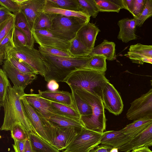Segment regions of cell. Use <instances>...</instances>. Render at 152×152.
<instances>
[{"mask_svg":"<svg viewBox=\"0 0 152 152\" xmlns=\"http://www.w3.org/2000/svg\"><path fill=\"white\" fill-rule=\"evenodd\" d=\"M55 127L52 145L60 151L66 149L81 129L74 127Z\"/></svg>","mask_w":152,"mask_h":152,"instance_id":"cell-13","label":"cell"},{"mask_svg":"<svg viewBox=\"0 0 152 152\" xmlns=\"http://www.w3.org/2000/svg\"><path fill=\"white\" fill-rule=\"evenodd\" d=\"M0 4L12 12L15 15L20 12V7L13 0H0Z\"/></svg>","mask_w":152,"mask_h":152,"instance_id":"cell-45","label":"cell"},{"mask_svg":"<svg viewBox=\"0 0 152 152\" xmlns=\"http://www.w3.org/2000/svg\"><path fill=\"white\" fill-rule=\"evenodd\" d=\"M146 0H134L132 13L133 18L136 19L141 15L145 6Z\"/></svg>","mask_w":152,"mask_h":152,"instance_id":"cell-44","label":"cell"},{"mask_svg":"<svg viewBox=\"0 0 152 152\" xmlns=\"http://www.w3.org/2000/svg\"><path fill=\"white\" fill-rule=\"evenodd\" d=\"M131 152V151H128V152Z\"/></svg>","mask_w":152,"mask_h":152,"instance_id":"cell-58","label":"cell"},{"mask_svg":"<svg viewBox=\"0 0 152 152\" xmlns=\"http://www.w3.org/2000/svg\"><path fill=\"white\" fill-rule=\"evenodd\" d=\"M88 23L78 17L57 14L52 21L49 31L70 42L76 37L80 29Z\"/></svg>","mask_w":152,"mask_h":152,"instance_id":"cell-5","label":"cell"},{"mask_svg":"<svg viewBox=\"0 0 152 152\" xmlns=\"http://www.w3.org/2000/svg\"><path fill=\"white\" fill-rule=\"evenodd\" d=\"M62 152H66V151H63Z\"/></svg>","mask_w":152,"mask_h":152,"instance_id":"cell-57","label":"cell"},{"mask_svg":"<svg viewBox=\"0 0 152 152\" xmlns=\"http://www.w3.org/2000/svg\"><path fill=\"white\" fill-rule=\"evenodd\" d=\"M99 12H119L123 9L121 0H94Z\"/></svg>","mask_w":152,"mask_h":152,"instance_id":"cell-30","label":"cell"},{"mask_svg":"<svg viewBox=\"0 0 152 152\" xmlns=\"http://www.w3.org/2000/svg\"><path fill=\"white\" fill-rule=\"evenodd\" d=\"M73 104L80 116H88L92 114L91 106L73 90H71Z\"/></svg>","mask_w":152,"mask_h":152,"instance_id":"cell-31","label":"cell"},{"mask_svg":"<svg viewBox=\"0 0 152 152\" xmlns=\"http://www.w3.org/2000/svg\"><path fill=\"white\" fill-rule=\"evenodd\" d=\"M152 16V0H146L145 8L141 15L136 19L137 26L140 27L145 20Z\"/></svg>","mask_w":152,"mask_h":152,"instance_id":"cell-40","label":"cell"},{"mask_svg":"<svg viewBox=\"0 0 152 152\" xmlns=\"http://www.w3.org/2000/svg\"><path fill=\"white\" fill-rule=\"evenodd\" d=\"M29 139L32 148L35 152H61L36 133H30Z\"/></svg>","mask_w":152,"mask_h":152,"instance_id":"cell-25","label":"cell"},{"mask_svg":"<svg viewBox=\"0 0 152 152\" xmlns=\"http://www.w3.org/2000/svg\"><path fill=\"white\" fill-rule=\"evenodd\" d=\"M41 54L46 68L44 79L48 83L51 80L64 82L73 71L86 67L90 58L89 56L68 57Z\"/></svg>","mask_w":152,"mask_h":152,"instance_id":"cell-2","label":"cell"},{"mask_svg":"<svg viewBox=\"0 0 152 152\" xmlns=\"http://www.w3.org/2000/svg\"><path fill=\"white\" fill-rule=\"evenodd\" d=\"M24 89L14 86L7 88L2 106L4 115L1 130L10 131L12 126L19 124L29 133L37 134L27 115L20 98L25 93Z\"/></svg>","mask_w":152,"mask_h":152,"instance_id":"cell-1","label":"cell"},{"mask_svg":"<svg viewBox=\"0 0 152 152\" xmlns=\"http://www.w3.org/2000/svg\"><path fill=\"white\" fill-rule=\"evenodd\" d=\"M102 99L105 108L110 113L117 115L122 112L124 104L121 98L118 91L109 81L103 89Z\"/></svg>","mask_w":152,"mask_h":152,"instance_id":"cell-11","label":"cell"},{"mask_svg":"<svg viewBox=\"0 0 152 152\" xmlns=\"http://www.w3.org/2000/svg\"><path fill=\"white\" fill-rule=\"evenodd\" d=\"M46 0H27L20 8L24 15L31 31L34 28L36 20L42 12L41 10L45 3Z\"/></svg>","mask_w":152,"mask_h":152,"instance_id":"cell-14","label":"cell"},{"mask_svg":"<svg viewBox=\"0 0 152 152\" xmlns=\"http://www.w3.org/2000/svg\"><path fill=\"white\" fill-rule=\"evenodd\" d=\"M144 63L152 64V58H142L139 62L138 64L143 65Z\"/></svg>","mask_w":152,"mask_h":152,"instance_id":"cell-53","label":"cell"},{"mask_svg":"<svg viewBox=\"0 0 152 152\" xmlns=\"http://www.w3.org/2000/svg\"><path fill=\"white\" fill-rule=\"evenodd\" d=\"M13 66L22 72L28 74H39L38 72L23 61L19 59L11 54L7 58Z\"/></svg>","mask_w":152,"mask_h":152,"instance_id":"cell-34","label":"cell"},{"mask_svg":"<svg viewBox=\"0 0 152 152\" xmlns=\"http://www.w3.org/2000/svg\"><path fill=\"white\" fill-rule=\"evenodd\" d=\"M69 53L73 57L88 56L90 51L76 37L70 42Z\"/></svg>","mask_w":152,"mask_h":152,"instance_id":"cell-32","label":"cell"},{"mask_svg":"<svg viewBox=\"0 0 152 152\" xmlns=\"http://www.w3.org/2000/svg\"><path fill=\"white\" fill-rule=\"evenodd\" d=\"M31 31L35 41L39 46L50 47L69 53L70 45L69 41L48 30L34 29Z\"/></svg>","mask_w":152,"mask_h":152,"instance_id":"cell-10","label":"cell"},{"mask_svg":"<svg viewBox=\"0 0 152 152\" xmlns=\"http://www.w3.org/2000/svg\"><path fill=\"white\" fill-rule=\"evenodd\" d=\"M151 82H152V80H151Z\"/></svg>","mask_w":152,"mask_h":152,"instance_id":"cell-59","label":"cell"},{"mask_svg":"<svg viewBox=\"0 0 152 152\" xmlns=\"http://www.w3.org/2000/svg\"><path fill=\"white\" fill-rule=\"evenodd\" d=\"M121 130L104 132L100 140V144H106L118 149L131 140Z\"/></svg>","mask_w":152,"mask_h":152,"instance_id":"cell-19","label":"cell"},{"mask_svg":"<svg viewBox=\"0 0 152 152\" xmlns=\"http://www.w3.org/2000/svg\"><path fill=\"white\" fill-rule=\"evenodd\" d=\"M131 152H152L147 146H144L135 149L131 151Z\"/></svg>","mask_w":152,"mask_h":152,"instance_id":"cell-52","label":"cell"},{"mask_svg":"<svg viewBox=\"0 0 152 152\" xmlns=\"http://www.w3.org/2000/svg\"><path fill=\"white\" fill-rule=\"evenodd\" d=\"M90 56V59L86 67L105 72L107 70L106 58L104 56L98 55Z\"/></svg>","mask_w":152,"mask_h":152,"instance_id":"cell-35","label":"cell"},{"mask_svg":"<svg viewBox=\"0 0 152 152\" xmlns=\"http://www.w3.org/2000/svg\"><path fill=\"white\" fill-rule=\"evenodd\" d=\"M117 24L119 28L118 39L123 42L136 39L137 36L136 34V20L134 18H124L119 20Z\"/></svg>","mask_w":152,"mask_h":152,"instance_id":"cell-18","label":"cell"},{"mask_svg":"<svg viewBox=\"0 0 152 152\" xmlns=\"http://www.w3.org/2000/svg\"><path fill=\"white\" fill-rule=\"evenodd\" d=\"M113 148L110 145L100 144L95 146L89 152H110Z\"/></svg>","mask_w":152,"mask_h":152,"instance_id":"cell-48","label":"cell"},{"mask_svg":"<svg viewBox=\"0 0 152 152\" xmlns=\"http://www.w3.org/2000/svg\"><path fill=\"white\" fill-rule=\"evenodd\" d=\"M100 31L94 24L89 22L80 29L76 37L91 52L94 47L96 37Z\"/></svg>","mask_w":152,"mask_h":152,"instance_id":"cell-17","label":"cell"},{"mask_svg":"<svg viewBox=\"0 0 152 152\" xmlns=\"http://www.w3.org/2000/svg\"><path fill=\"white\" fill-rule=\"evenodd\" d=\"M23 96L36 111L47 119L55 115L49 101L42 97L39 94L25 93Z\"/></svg>","mask_w":152,"mask_h":152,"instance_id":"cell-15","label":"cell"},{"mask_svg":"<svg viewBox=\"0 0 152 152\" xmlns=\"http://www.w3.org/2000/svg\"><path fill=\"white\" fill-rule=\"evenodd\" d=\"M6 72L0 69V105L2 106L4 97L8 87L11 86Z\"/></svg>","mask_w":152,"mask_h":152,"instance_id":"cell-38","label":"cell"},{"mask_svg":"<svg viewBox=\"0 0 152 152\" xmlns=\"http://www.w3.org/2000/svg\"><path fill=\"white\" fill-rule=\"evenodd\" d=\"M14 143L12 146L15 152H23L25 146L26 140L20 141L13 139Z\"/></svg>","mask_w":152,"mask_h":152,"instance_id":"cell-47","label":"cell"},{"mask_svg":"<svg viewBox=\"0 0 152 152\" xmlns=\"http://www.w3.org/2000/svg\"><path fill=\"white\" fill-rule=\"evenodd\" d=\"M14 14L4 6L0 5V25L7 22L10 18Z\"/></svg>","mask_w":152,"mask_h":152,"instance_id":"cell-46","label":"cell"},{"mask_svg":"<svg viewBox=\"0 0 152 152\" xmlns=\"http://www.w3.org/2000/svg\"><path fill=\"white\" fill-rule=\"evenodd\" d=\"M152 123V118L143 117L133 121L121 130L132 140L143 132Z\"/></svg>","mask_w":152,"mask_h":152,"instance_id":"cell-23","label":"cell"},{"mask_svg":"<svg viewBox=\"0 0 152 152\" xmlns=\"http://www.w3.org/2000/svg\"><path fill=\"white\" fill-rule=\"evenodd\" d=\"M80 11L90 17L95 18L99 12L94 0H77Z\"/></svg>","mask_w":152,"mask_h":152,"instance_id":"cell-36","label":"cell"},{"mask_svg":"<svg viewBox=\"0 0 152 152\" xmlns=\"http://www.w3.org/2000/svg\"><path fill=\"white\" fill-rule=\"evenodd\" d=\"M56 6L72 11H81L77 0H50Z\"/></svg>","mask_w":152,"mask_h":152,"instance_id":"cell-37","label":"cell"},{"mask_svg":"<svg viewBox=\"0 0 152 152\" xmlns=\"http://www.w3.org/2000/svg\"><path fill=\"white\" fill-rule=\"evenodd\" d=\"M47 87L49 90L55 91L57 90L58 89L59 85L56 80H51L48 83Z\"/></svg>","mask_w":152,"mask_h":152,"instance_id":"cell-50","label":"cell"},{"mask_svg":"<svg viewBox=\"0 0 152 152\" xmlns=\"http://www.w3.org/2000/svg\"><path fill=\"white\" fill-rule=\"evenodd\" d=\"M13 40L15 48L27 46L26 37L15 26L13 34Z\"/></svg>","mask_w":152,"mask_h":152,"instance_id":"cell-43","label":"cell"},{"mask_svg":"<svg viewBox=\"0 0 152 152\" xmlns=\"http://www.w3.org/2000/svg\"><path fill=\"white\" fill-rule=\"evenodd\" d=\"M103 133L87 129L83 127L64 150L68 152H89L100 144Z\"/></svg>","mask_w":152,"mask_h":152,"instance_id":"cell-7","label":"cell"},{"mask_svg":"<svg viewBox=\"0 0 152 152\" xmlns=\"http://www.w3.org/2000/svg\"><path fill=\"white\" fill-rule=\"evenodd\" d=\"M23 152H35L32 148L29 138L26 140L25 148Z\"/></svg>","mask_w":152,"mask_h":152,"instance_id":"cell-51","label":"cell"},{"mask_svg":"<svg viewBox=\"0 0 152 152\" xmlns=\"http://www.w3.org/2000/svg\"><path fill=\"white\" fill-rule=\"evenodd\" d=\"M49 101L55 115L65 116L80 122V115L75 109L65 105Z\"/></svg>","mask_w":152,"mask_h":152,"instance_id":"cell-27","label":"cell"},{"mask_svg":"<svg viewBox=\"0 0 152 152\" xmlns=\"http://www.w3.org/2000/svg\"><path fill=\"white\" fill-rule=\"evenodd\" d=\"M10 131L11 137L13 140L23 141L29 138V133L19 124L12 126Z\"/></svg>","mask_w":152,"mask_h":152,"instance_id":"cell-39","label":"cell"},{"mask_svg":"<svg viewBox=\"0 0 152 152\" xmlns=\"http://www.w3.org/2000/svg\"><path fill=\"white\" fill-rule=\"evenodd\" d=\"M38 50L42 54L61 57H72L68 52L56 48L41 46L38 47Z\"/></svg>","mask_w":152,"mask_h":152,"instance_id":"cell-41","label":"cell"},{"mask_svg":"<svg viewBox=\"0 0 152 152\" xmlns=\"http://www.w3.org/2000/svg\"><path fill=\"white\" fill-rule=\"evenodd\" d=\"M118 148H113L110 150V152H119Z\"/></svg>","mask_w":152,"mask_h":152,"instance_id":"cell-55","label":"cell"},{"mask_svg":"<svg viewBox=\"0 0 152 152\" xmlns=\"http://www.w3.org/2000/svg\"><path fill=\"white\" fill-rule=\"evenodd\" d=\"M23 95L20 98L27 115L34 128L39 136L52 145L55 135V126L36 111L27 102Z\"/></svg>","mask_w":152,"mask_h":152,"instance_id":"cell-6","label":"cell"},{"mask_svg":"<svg viewBox=\"0 0 152 152\" xmlns=\"http://www.w3.org/2000/svg\"><path fill=\"white\" fill-rule=\"evenodd\" d=\"M91 107L92 114L80 116V122L85 128L96 132L103 133L106 128V119L104 107L102 99L98 96L83 88L70 87Z\"/></svg>","mask_w":152,"mask_h":152,"instance_id":"cell-3","label":"cell"},{"mask_svg":"<svg viewBox=\"0 0 152 152\" xmlns=\"http://www.w3.org/2000/svg\"><path fill=\"white\" fill-rule=\"evenodd\" d=\"M2 69L14 86L22 87L24 89L36 79L37 77V75L22 72L15 67L7 59L4 61Z\"/></svg>","mask_w":152,"mask_h":152,"instance_id":"cell-12","label":"cell"},{"mask_svg":"<svg viewBox=\"0 0 152 152\" xmlns=\"http://www.w3.org/2000/svg\"><path fill=\"white\" fill-rule=\"evenodd\" d=\"M10 54L23 61L37 71L39 74L44 77L46 68L39 50L27 46L15 48Z\"/></svg>","mask_w":152,"mask_h":152,"instance_id":"cell-8","label":"cell"},{"mask_svg":"<svg viewBox=\"0 0 152 152\" xmlns=\"http://www.w3.org/2000/svg\"><path fill=\"white\" fill-rule=\"evenodd\" d=\"M152 146V123L142 133L118 149L120 151H130L135 149Z\"/></svg>","mask_w":152,"mask_h":152,"instance_id":"cell-16","label":"cell"},{"mask_svg":"<svg viewBox=\"0 0 152 152\" xmlns=\"http://www.w3.org/2000/svg\"><path fill=\"white\" fill-rule=\"evenodd\" d=\"M13 1L16 3L20 8V7L26 3L27 0H13Z\"/></svg>","mask_w":152,"mask_h":152,"instance_id":"cell-54","label":"cell"},{"mask_svg":"<svg viewBox=\"0 0 152 152\" xmlns=\"http://www.w3.org/2000/svg\"><path fill=\"white\" fill-rule=\"evenodd\" d=\"M15 26L0 43V64L1 65L4 61L7 59L11 51L15 48L13 40Z\"/></svg>","mask_w":152,"mask_h":152,"instance_id":"cell-28","label":"cell"},{"mask_svg":"<svg viewBox=\"0 0 152 152\" xmlns=\"http://www.w3.org/2000/svg\"><path fill=\"white\" fill-rule=\"evenodd\" d=\"M15 15V26L26 37L27 46L30 48H34L35 40L24 15L21 12L17 13Z\"/></svg>","mask_w":152,"mask_h":152,"instance_id":"cell-26","label":"cell"},{"mask_svg":"<svg viewBox=\"0 0 152 152\" xmlns=\"http://www.w3.org/2000/svg\"><path fill=\"white\" fill-rule=\"evenodd\" d=\"M15 19L14 15L6 23L0 25V43L15 26Z\"/></svg>","mask_w":152,"mask_h":152,"instance_id":"cell-42","label":"cell"},{"mask_svg":"<svg viewBox=\"0 0 152 152\" xmlns=\"http://www.w3.org/2000/svg\"><path fill=\"white\" fill-rule=\"evenodd\" d=\"M124 56L128 58L134 63L138 64L144 58H152V45L138 43L130 45L129 51Z\"/></svg>","mask_w":152,"mask_h":152,"instance_id":"cell-20","label":"cell"},{"mask_svg":"<svg viewBox=\"0 0 152 152\" xmlns=\"http://www.w3.org/2000/svg\"><path fill=\"white\" fill-rule=\"evenodd\" d=\"M10 152H15V151H10Z\"/></svg>","mask_w":152,"mask_h":152,"instance_id":"cell-56","label":"cell"},{"mask_svg":"<svg viewBox=\"0 0 152 152\" xmlns=\"http://www.w3.org/2000/svg\"><path fill=\"white\" fill-rule=\"evenodd\" d=\"M134 0H121L123 9L128 10L130 13H132Z\"/></svg>","mask_w":152,"mask_h":152,"instance_id":"cell-49","label":"cell"},{"mask_svg":"<svg viewBox=\"0 0 152 152\" xmlns=\"http://www.w3.org/2000/svg\"><path fill=\"white\" fill-rule=\"evenodd\" d=\"M115 47L114 42L104 39L101 43L94 48L88 56L102 55L104 56L107 60L113 61L116 58Z\"/></svg>","mask_w":152,"mask_h":152,"instance_id":"cell-24","label":"cell"},{"mask_svg":"<svg viewBox=\"0 0 152 152\" xmlns=\"http://www.w3.org/2000/svg\"><path fill=\"white\" fill-rule=\"evenodd\" d=\"M41 12L45 13L62 15L67 17H75L89 22L90 16L81 11H72L59 8L55 6L50 0H46Z\"/></svg>","mask_w":152,"mask_h":152,"instance_id":"cell-21","label":"cell"},{"mask_svg":"<svg viewBox=\"0 0 152 152\" xmlns=\"http://www.w3.org/2000/svg\"><path fill=\"white\" fill-rule=\"evenodd\" d=\"M48 120L55 126L65 127H74L79 129H81L83 127L80 122L58 114L53 115Z\"/></svg>","mask_w":152,"mask_h":152,"instance_id":"cell-29","label":"cell"},{"mask_svg":"<svg viewBox=\"0 0 152 152\" xmlns=\"http://www.w3.org/2000/svg\"><path fill=\"white\" fill-rule=\"evenodd\" d=\"M57 15L41 12L36 20L34 29L49 30L52 21Z\"/></svg>","mask_w":152,"mask_h":152,"instance_id":"cell-33","label":"cell"},{"mask_svg":"<svg viewBox=\"0 0 152 152\" xmlns=\"http://www.w3.org/2000/svg\"><path fill=\"white\" fill-rule=\"evenodd\" d=\"M108 81L104 72L85 67L73 71L64 82L70 88H83L102 99L103 89Z\"/></svg>","mask_w":152,"mask_h":152,"instance_id":"cell-4","label":"cell"},{"mask_svg":"<svg viewBox=\"0 0 152 152\" xmlns=\"http://www.w3.org/2000/svg\"><path fill=\"white\" fill-rule=\"evenodd\" d=\"M38 91L41 96L45 99L68 106L75 109L71 94L69 92L58 90L51 91L48 90L44 91L39 90Z\"/></svg>","mask_w":152,"mask_h":152,"instance_id":"cell-22","label":"cell"},{"mask_svg":"<svg viewBox=\"0 0 152 152\" xmlns=\"http://www.w3.org/2000/svg\"><path fill=\"white\" fill-rule=\"evenodd\" d=\"M126 115L130 120L145 117L152 118V88L131 103Z\"/></svg>","mask_w":152,"mask_h":152,"instance_id":"cell-9","label":"cell"}]
</instances>
